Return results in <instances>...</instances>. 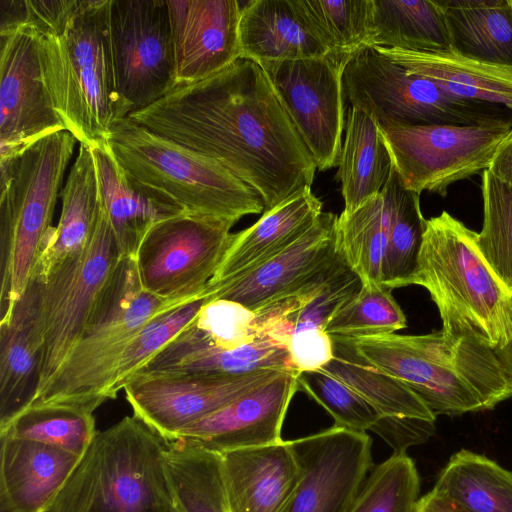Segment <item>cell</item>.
<instances>
[{
    "label": "cell",
    "instance_id": "1",
    "mask_svg": "<svg viewBox=\"0 0 512 512\" xmlns=\"http://www.w3.org/2000/svg\"><path fill=\"white\" fill-rule=\"evenodd\" d=\"M127 118L222 165L260 193L265 211L313 183L316 162L252 60L176 87Z\"/></svg>",
    "mask_w": 512,
    "mask_h": 512
},
{
    "label": "cell",
    "instance_id": "2",
    "mask_svg": "<svg viewBox=\"0 0 512 512\" xmlns=\"http://www.w3.org/2000/svg\"><path fill=\"white\" fill-rule=\"evenodd\" d=\"M110 0H22L21 24L39 36L55 110L80 144L104 142L119 121Z\"/></svg>",
    "mask_w": 512,
    "mask_h": 512
},
{
    "label": "cell",
    "instance_id": "3",
    "mask_svg": "<svg viewBox=\"0 0 512 512\" xmlns=\"http://www.w3.org/2000/svg\"><path fill=\"white\" fill-rule=\"evenodd\" d=\"M353 341L367 360L403 382L436 416L490 410L512 397V380L495 351L472 339L440 330Z\"/></svg>",
    "mask_w": 512,
    "mask_h": 512
},
{
    "label": "cell",
    "instance_id": "4",
    "mask_svg": "<svg viewBox=\"0 0 512 512\" xmlns=\"http://www.w3.org/2000/svg\"><path fill=\"white\" fill-rule=\"evenodd\" d=\"M477 237L446 211L427 220L408 285L428 290L445 334L496 350L512 335V293L486 261Z\"/></svg>",
    "mask_w": 512,
    "mask_h": 512
},
{
    "label": "cell",
    "instance_id": "5",
    "mask_svg": "<svg viewBox=\"0 0 512 512\" xmlns=\"http://www.w3.org/2000/svg\"><path fill=\"white\" fill-rule=\"evenodd\" d=\"M167 445L134 415L98 431L48 512H179Z\"/></svg>",
    "mask_w": 512,
    "mask_h": 512
},
{
    "label": "cell",
    "instance_id": "6",
    "mask_svg": "<svg viewBox=\"0 0 512 512\" xmlns=\"http://www.w3.org/2000/svg\"><path fill=\"white\" fill-rule=\"evenodd\" d=\"M202 296L152 294L142 286L135 260L119 257L79 339L30 406L58 404L94 412L110 400L115 366L131 339L154 318Z\"/></svg>",
    "mask_w": 512,
    "mask_h": 512
},
{
    "label": "cell",
    "instance_id": "7",
    "mask_svg": "<svg viewBox=\"0 0 512 512\" xmlns=\"http://www.w3.org/2000/svg\"><path fill=\"white\" fill-rule=\"evenodd\" d=\"M76 141L61 130L0 159L1 320L31 279Z\"/></svg>",
    "mask_w": 512,
    "mask_h": 512
},
{
    "label": "cell",
    "instance_id": "8",
    "mask_svg": "<svg viewBox=\"0 0 512 512\" xmlns=\"http://www.w3.org/2000/svg\"><path fill=\"white\" fill-rule=\"evenodd\" d=\"M104 142L128 175L185 212L237 222L265 211L260 193L222 165L129 118L116 122Z\"/></svg>",
    "mask_w": 512,
    "mask_h": 512
},
{
    "label": "cell",
    "instance_id": "9",
    "mask_svg": "<svg viewBox=\"0 0 512 512\" xmlns=\"http://www.w3.org/2000/svg\"><path fill=\"white\" fill-rule=\"evenodd\" d=\"M343 94L350 106L369 114L381 129L400 126H509L512 110L457 96L411 73L378 46L351 56L343 72Z\"/></svg>",
    "mask_w": 512,
    "mask_h": 512
},
{
    "label": "cell",
    "instance_id": "10",
    "mask_svg": "<svg viewBox=\"0 0 512 512\" xmlns=\"http://www.w3.org/2000/svg\"><path fill=\"white\" fill-rule=\"evenodd\" d=\"M118 258L110 222L101 205L85 247L46 275L38 276L41 280L40 361L38 386L32 402L55 376L79 339Z\"/></svg>",
    "mask_w": 512,
    "mask_h": 512
},
{
    "label": "cell",
    "instance_id": "11",
    "mask_svg": "<svg viewBox=\"0 0 512 512\" xmlns=\"http://www.w3.org/2000/svg\"><path fill=\"white\" fill-rule=\"evenodd\" d=\"M109 32L122 120L175 88L167 0H110Z\"/></svg>",
    "mask_w": 512,
    "mask_h": 512
},
{
    "label": "cell",
    "instance_id": "12",
    "mask_svg": "<svg viewBox=\"0 0 512 512\" xmlns=\"http://www.w3.org/2000/svg\"><path fill=\"white\" fill-rule=\"evenodd\" d=\"M236 222L183 212L156 223L143 238L135 262L142 286L160 297L206 294L229 247Z\"/></svg>",
    "mask_w": 512,
    "mask_h": 512
},
{
    "label": "cell",
    "instance_id": "13",
    "mask_svg": "<svg viewBox=\"0 0 512 512\" xmlns=\"http://www.w3.org/2000/svg\"><path fill=\"white\" fill-rule=\"evenodd\" d=\"M404 186L445 196L454 182L488 169L509 126L423 125L381 129Z\"/></svg>",
    "mask_w": 512,
    "mask_h": 512
},
{
    "label": "cell",
    "instance_id": "14",
    "mask_svg": "<svg viewBox=\"0 0 512 512\" xmlns=\"http://www.w3.org/2000/svg\"><path fill=\"white\" fill-rule=\"evenodd\" d=\"M350 58L329 52L260 65L319 171L339 166L345 125L342 81Z\"/></svg>",
    "mask_w": 512,
    "mask_h": 512
},
{
    "label": "cell",
    "instance_id": "15",
    "mask_svg": "<svg viewBox=\"0 0 512 512\" xmlns=\"http://www.w3.org/2000/svg\"><path fill=\"white\" fill-rule=\"evenodd\" d=\"M279 372L242 375L201 373H136L123 391L133 415L166 442L178 439L191 424L268 381Z\"/></svg>",
    "mask_w": 512,
    "mask_h": 512
},
{
    "label": "cell",
    "instance_id": "16",
    "mask_svg": "<svg viewBox=\"0 0 512 512\" xmlns=\"http://www.w3.org/2000/svg\"><path fill=\"white\" fill-rule=\"evenodd\" d=\"M65 125L55 110L39 36L26 24L0 30V159L21 153Z\"/></svg>",
    "mask_w": 512,
    "mask_h": 512
},
{
    "label": "cell",
    "instance_id": "17",
    "mask_svg": "<svg viewBox=\"0 0 512 512\" xmlns=\"http://www.w3.org/2000/svg\"><path fill=\"white\" fill-rule=\"evenodd\" d=\"M289 443L302 476L285 512H348L373 466L370 436L333 426Z\"/></svg>",
    "mask_w": 512,
    "mask_h": 512
},
{
    "label": "cell",
    "instance_id": "18",
    "mask_svg": "<svg viewBox=\"0 0 512 512\" xmlns=\"http://www.w3.org/2000/svg\"><path fill=\"white\" fill-rule=\"evenodd\" d=\"M337 220L336 214L322 212L285 250L232 280L206 288L207 296L255 311L336 276L348 267L336 252Z\"/></svg>",
    "mask_w": 512,
    "mask_h": 512
},
{
    "label": "cell",
    "instance_id": "19",
    "mask_svg": "<svg viewBox=\"0 0 512 512\" xmlns=\"http://www.w3.org/2000/svg\"><path fill=\"white\" fill-rule=\"evenodd\" d=\"M175 88L205 80L241 58L237 0H167Z\"/></svg>",
    "mask_w": 512,
    "mask_h": 512
},
{
    "label": "cell",
    "instance_id": "20",
    "mask_svg": "<svg viewBox=\"0 0 512 512\" xmlns=\"http://www.w3.org/2000/svg\"><path fill=\"white\" fill-rule=\"evenodd\" d=\"M298 375L292 371L279 372L191 424L177 440L217 454L281 442L282 425L298 390Z\"/></svg>",
    "mask_w": 512,
    "mask_h": 512
},
{
    "label": "cell",
    "instance_id": "21",
    "mask_svg": "<svg viewBox=\"0 0 512 512\" xmlns=\"http://www.w3.org/2000/svg\"><path fill=\"white\" fill-rule=\"evenodd\" d=\"M229 512H285L302 476L289 440L220 454Z\"/></svg>",
    "mask_w": 512,
    "mask_h": 512
},
{
    "label": "cell",
    "instance_id": "22",
    "mask_svg": "<svg viewBox=\"0 0 512 512\" xmlns=\"http://www.w3.org/2000/svg\"><path fill=\"white\" fill-rule=\"evenodd\" d=\"M90 148L101 205L109 219L118 255L135 260L152 226L185 211L164 194L128 175L105 142Z\"/></svg>",
    "mask_w": 512,
    "mask_h": 512
},
{
    "label": "cell",
    "instance_id": "23",
    "mask_svg": "<svg viewBox=\"0 0 512 512\" xmlns=\"http://www.w3.org/2000/svg\"><path fill=\"white\" fill-rule=\"evenodd\" d=\"M80 458L0 434V512H48Z\"/></svg>",
    "mask_w": 512,
    "mask_h": 512
},
{
    "label": "cell",
    "instance_id": "24",
    "mask_svg": "<svg viewBox=\"0 0 512 512\" xmlns=\"http://www.w3.org/2000/svg\"><path fill=\"white\" fill-rule=\"evenodd\" d=\"M193 321L137 373L242 375L262 370L297 372L286 345L275 339L259 338L234 349H224L211 342Z\"/></svg>",
    "mask_w": 512,
    "mask_h": 512
},
{
    "label": "cell",
    "instance_id": "25",
    "mask_svg": "<svg viewBox=\"0 0 512 512\" xmlns=\"http://www.w3.org/2000/svg\"><path fill=\"white\" fill-rule=\"evenodd\" d=\"M41 280L32 275L10 315L0 320V429L31 404L38 386Z\"/></svg>",
    "mask_w": 512,
    "mask_h": 512
},
{
    "label": "cell",
    "instance_id": "26",
    "mask_svg": "<svg viewBox=\"0 0 512 512\" xmlns=\"http://www.w3.org/2000/svg\"><path fill=\"white\" fill-rule=\"evenodd\" d=\"M321 213L322 202L309 186L264 211L252 226L233 234L206 288L232 280L282 252L305 234Z\"/></svg>",
    "mask_w": 512,
    "mask_h": 512
},
{
    "label": "cell",
    "instance_id": "27",
    "mask_svg": "<svg viewBox=\"0 0 512 512\" xmlns=\"http://www.w3.org/2000/svg\"><path fill=\"white\" fill-rule=\"evenodd\" d=\"M58 224L46 234L32 275L44 276L86 245L99 216L101 201L91 148L80 144L61 189Z\"/></svg>",
    "mask_w": 512,
    "mask_h": 512
},
{
    "label": "cell",
    "instance_id": "28",
    "mask_svg": "<svg viewBox=\"0 0 512 512\" xmlns=\"http://www.w3.org/2000/svg\"><path fill=\"white\" fill-rule=\"evenodd\" d=\"M239 43L241 58L259 65L329 53L297 15L290 0H253L242 6Z\"/></svg>",
    "mask_w": 512,
    "mask_h": 512
},
{
    "label": "cell",
    "instance_id": "29",
    "mask_svg": "<svg viewBox=\"0 0 512 512\" xmlns=\"http://www.w3.org/2000/svg\"><path fill=\"white\" fill-rule=\"evenodd\" d=\"M450 52L512 69V0H435Z\"/></svg>",
    "mask_w": 512,
    "mask_h": 512
},
{
    "label": "cell",
    "instance_id": "30",
    "mask_svg": "<svg viewBox=\"0 0 512 512\" xmlns=\"http://www.w3.org/2000/svg\"><path fill=\"white\" fill-rule=\"evenodd\" d=\"M411 73L463 97L512 110V69L458 56L450 51L424 52L379 47Z\"/></svg>",
    "mask_w": 512,
    "mask_h": 512
},
{
    "label": "cell",
    "instance_id": "31",
    "mask_svg": "<svg viewBox=\"0 0 512 512\" xmlns=\"http://www.w3.org/2000/svg\"><path fill=\"white\" fill-rule=\"evenodd\" d=\"M338 167L343 211L347 213L379 194L393 167L380 127L369 114L353 106L348 109Z\"/></svg>",
    "mask_w": 512,
    "mask_h": 512
},
{
    "label": "cell",
    "instance_id": "32",
    "mask_svg": "<svg viewBox=\"0 0 512 512\" xmlns=\"http://www.w3.org/2000/svg\"><path fill=\"white\" fill-rule=\"evenodd\" d=\"M334 356L321 370L337 378L383 417L436 420V415L403 382L384 372L351 339L332 337Z\"/></svg>",
    "mask_w": 512,
    "mask_h": 512
},
{
    "label": "cell",
    "instance_id": "33",
    "mask_svg": "<svg viewBox=\"0 0 512 512\" xmlns=\"http://www.w3.org/2000/svg\"><path fill=\"white\" fill-rule=\"evenodd\" d=\"M368 46L450 51L444 15L435 0H371Z\"/></svg>",
    "mask_w": 512,
    "mask_h": 512
},
{
    "label": "cell",
    "instance_id": "34",
    "mask_svg": "<svg viewBox=\"0 0 512 512\" xmlns=\"http://www.w3.org/2000/svg\"><path fill=\"white\" fill-rule=\"evenodd\" d=\"M433 489L464 512H512V470L469 450L450 457Z\"/></svg>",
    "mask_w": 512,
    "mask_h": 512
},
{
    "label": "cell",
    "instance_id": "35",
    "mask_svg": "<svg viewBox=\"0 0 512 512\" xmlns=\"http://www.w3.org/2000/svg\"><path fill=\"white\" fill-rule=\"evenodd\" d=\"M381 193L388 223L381 285L392 290L408 286L416 270L427 220L420 209V194L404 186L394 166Z\"/></svg>",
    "mask_w": 512,
    "mask_h": 512
},
{
    "label": "cell",
    "instance_id": "36",
    "mask_svg": "<svg viewBox=\"0 0 512 512\" xmlns=\"http://www.w3.org/2000/svg\"><path fill=\"white\" fill-rule=\"evenodd\" d=\"M166 464L179 512H229L220 454L184 440L167 442Z\"/></svg>",
    "mask_w": 512,
    "mask_h": 512
},
{
    "label": "cell",
    "instance_id": "37",
    "mask_svg": "<svg viewBox=\"0 0 512 512\" xmlns=\"http://www.w3.org/2000/svg\"><path fill=\"white\" fill-rule=\"evenodd\" d=\"M387 229V211L381 192L355 211H343L338 216L336 252L363 285L381 284Z\"/></svg>",
    "mask_w": 512,
    "mask_h": 512
},
{
    "label": "cell",
    "instance_id": "38",
    "mask_svg": "<svg viewBox=\"0 0 512 512\" xmlns=\"http://www.w3.org/2000/svg\"><path fill=\"white\" fill-rule=\"evenodd\" d=\"M93 412L67 405H32L0 434L31 440L82 456L97 434Z\"/></svg>",
    "mask_w": 512,
    "mask_h": 512
},
{
    "label": "cell",
    "instance_id": "39",
    "mask_svg": "<svg viewBox=\"0 0 512 512\" xmlns=\"http://www.w3.org/2000/svg\"><path fill=\"white\" fill-rule=\"evenodd\" d=\"M306 27L332 53L352 56L368 46L371 0H290Z\"/></svg>",
    "mask_w": 512,
    "mask_h": 512
},
{
    "label": "cell",
    "instance_id": "40",
    "mask_svg": "<svg viewBox=\"0 0 512 512\" xmlns=\"http://www.w3.org/2000/svg\"><path fill=\"white\" fill-rule=\"evenodd\" d=\"M392 290L381 284L361 286L330 315L324 331L331 337L362 339L394 334L406 327V317Z\"/></svg>",
    "mask_w": 512,
    "mask_h": 512
},
{
    "label": "cell",
    "instance_id": "41",
    "mask_svg": "<svg viewBox=\"0 0 512 512\" xmlns=\"http://www.w3.org/2000/svg\"><path fill=\"white\" fill-rule=\"evenodd\" d=\"M420 478L406 453H393L368 474L348 512H416Z\"/></svg>",
    "mask_w": 512,
    "mask_h": 512
},
{
    "label": "cell",
    "instance_id": "42",
    "mask_svg": "<svg viewBox=\"0 0 512 512\" xmlns=\"http://www.w3.org/2000/svg\"><path fill=\"white\" fill-rule=\"evenodd\" d=\"M483 225L478 245L491 268L512 293V186L488 169L482 174Z\"/></svg>",
    "mask_w": 512,
    "mask_h": 512
},
{
    "label": "cell",
    "instance_id": "43",
    "mask_svg": "<svg viewBox=\"0 0 512 512\" xmlns=\"http://www.w3.org/2000/svg\"><path fill=\"white\" fill-rule=\"evenodd\" d=\"M207 300V295L202 296L159 315L131 339L115 366L109 387L110 399H115L128 379L196 318Z\"/></svg>",
    "mask_w": 512,
    "mask_h": 512
},
{
    "label": "cell",
    "instance_id": "44",
    "mask_svg": "<svg viewBox=\"0 0 512 512\" xmlns=\"http://www.w3.org/2000/svg\"><path fill=\"white\" fill-rule=\"evenodd\" d=\"M297 384L333 417L334 426L366 432L381 417L359 394L321 369L299 373Z\"/></svg>",
    "mask_w": 512,
    "mask_h": 512
},
{
    "label": "cell",
    "instance_id": "45",
    "mask_svg": "<svg viewBox=\"0 0 512 512\" xmlns=\"http://www.w3.org/2000/svg\"><path fill=\"white\" fill-rule=\"evenodd\" d=\"M193 324L211 342L224 349H234L259 339L255 312L231 300L208 297Z\"/></svg>",
    "mask_w": 512,
    "mask_h": 512
},
{
    "label": "cell",
    "instance_id": "46",
    "mask_svg": "<svg viewBox=\"0 0 512 512\" xmlns=\"http://www.w3.org/2000/svg\"><path fill=\"white\" fill-rule=\"evenodd\" d=\"M285 345L298 373L320 370L334 356L332 337L319 328L294 331Z\"/></svg>",
    "mask_w": 512,
    "mask_h": 512
},
{
    "label": "cell",
    "instance_id": "47",
    "mask_svg": "<svg viewBox=\"0 0 512 512\" xmlns=\"http://www.w3.org/2000/svg\"><path fill=\"white\" fill-rule=\"evenodd\" d=\"M434 423L415 418L381 416L371 431L388 443L394 453H406L408 447L429 439L435 430Z\"/></svg>",
    "mask_w": 512,
    "mask_h": 512
},
{
    "label": "cell",
    "instance_id": "48",
    "mask_svg": "<svg viewBox=\"0 0 512 512\" xmlns=\"http://www.w3.org/2000/svg\"><path fill=\"white\" fill-rule=\"evenodd\" d=\"M488 171L499 181L512 186V132L497 150Z\"/></svg>",
    "mask_w": 512,
    "mask_h": 512
},
{
    "label": "cell",
    "instance_id": "49",
    "mask_svg": "<svg viewBox=\"0 0 512 512\" xmlns=\"http://www.w3.org/2000/svg\"><path fill=\"white\" fill-rule=\"evenodd\" d=\"M416 512H464L443 494L432 489L420 497Z\"/></svg>",
    "mask_w": 512,
    "mask_h": 512
},
{
    "label": "cell",
    "instance_id": "50",
    "mask_svg": "<svg viewBox=\"0 0 512 512\" xmlns=\"http://www.w3.org/2000/svg\"><path fill=\"white\" fill-rule=\"evenodd\" d=\"M494 351L503 368L512 380V335L505 345Z\"/></svg>",
    "mask_w": 512,
    "mask_h": 512
}]
</instances>
